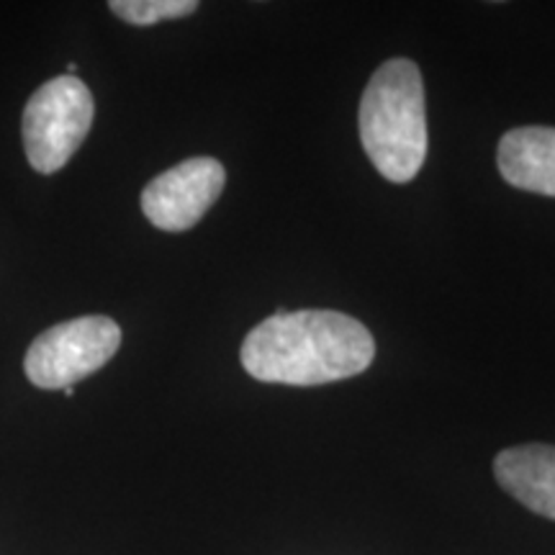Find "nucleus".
Instances as JSON below:
<instances>
[{
    "label": "nucleus",
    "mask_w": 555,
    "mask_h": 555,
    "mask_svg": "<svg viewBox=\"0 0 555 555\" xmlns=\"http://www.w3.org/2000/svg\"><path fill=\"white\" fill-rule=\"evenodd\" d=\"M373 358L371 330L327 309L278 311L242 343V365L260 384L324 386L360 376Z\"/></svg>",
    "instance_id": "1"
},
{
    "label": "nucleus",
    "mask_w": 555,
    "mask_h": 555,
    "mask_svg": "<svg viewBox=\"0 0 555 555\" xmlns=\"http://www.w3.org/2000/svg\"><path fill=\"white\" fill-rule=\"evenodd\" d=\"M360 142L367 159L391 183H409L427 157L425 82L412 60H388L360 99Z\"/></svg>",
    "instance_id": "2"
},
{
    "label": "nucleus",
    "mask_w": 555,
    "mask_h": 555,
    "mask_svg": "<svg viewBox=\"0 0 555 555\" xmlns=\"http://www.w3.org/2000/svg\"><path fill=\"white\" fill-rule=\"evenodd\" d=\"M93 111V95L75 75L44 82L24 111V147L31 168L41 176L65 168L86 142Z\"/></svg>",
    "instance_id": "3"
},
{
    "label": "nucleus",
    "mask_w": 555,
    "mask_h": 555,
    "mask_svg": "<svg viewBox=\"0 0 555 555\" xmlns=\"http://www.w3.org/2000/svg\"><path fill=\"white\" fill-rule=\"evenodd\" d=\"M121 345V327L108 317H78L41 332L26 352L24 371L34 386L69 388L101 371Z\"/></svg>",
    "instance_id": "4"
},
{
    "label": "nucleus",
    "mask_w": 555,
    "mask_h": 555,
    "mask_svg": "<svg viewBox=\"0 0 555 555\" xmlns=\"http://www.w3.org/2000/svg\"><path fill=\"white\" fill-rule=\"evenodd\" d=\"M227 183L224 165L214 157H191L159 172L142 191V211L163 232L196 227L217 204Z\"/></svg>",
    "instance_id": "5"
},
{
    "label": "nucleus",
    "mask_w": 555,
    "mask_h": 555,
    "mask_svg": "<svg viewBox=\"0 0 555 555\" xmlns=\"http://www.w3.org/2000/svg\"><path fill=\"white\" fill-rule=\"evenodd\" d=\"M496 165L502 178L519 191L555 198V129L519 127L499 142Z\"/></svg>",
    "instance_id": "6"
},
{
    "label": "nucleus",
    "mask_w": 555,
    "mask_h": 555,
    "mask_svg": "<svg viewBox=\"0 0 555 555\" xmlns=\"http://www.w3.org/2000/svg\"><path fill=\"white\" fill-rule=\"evenodd\" d=\"M494 476L506 494L540 517L555 519V448L517 446L496 455Z\"/></svg>",
    "instance_id": "7"
},
{
    "label": "nucleus",
    "mask_w": 555,
    "mask_h": 555,
    "mask_svg": "<svg viewBox=\"0 0 555 555\" xmlns=\"http://www.w3.org/2000/svg\"><path fill=\"white\" fill-rule=\"evenodd\" d=\"M108 9L134 26H152L159 21L185 18L198 11L196 0H111Z\"/></svg>",
    "instance_id": "8"
}]
</instances>
